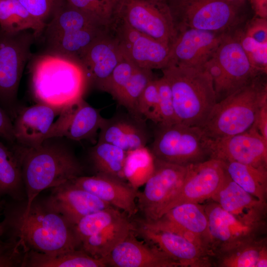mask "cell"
Returning <instances> with one entry per match:
<instances>
[{"instance_id":"cell-1","label":"cell","mask_w":267,"mask_h":267,"mask_svg":"<svg viewBox=\"0 0 267 267\" xmlns=\"http://www.w3.org/2000/svg\"><path fill=\"white\" fill-rule=\"evenodd\" d=\"M2 222L11 231L10 240L29 250L56 254L81 248L74 225L49 207L35 200L26 213L8 207Z\"/></svg>"},{"instance_id":"cell-2","label":"cell","mask_w":267,"mask_h":267,"mask_svg":"<svg viewBox=\"0 0 267 267\" xmlns=\"http://www.w3.org/2000/svg\"><path fill=\"white\" fill-rule=\"evenodd\" d=\"M30 61L31 90L37 103L62 110L83 99L89 82L79 60L45 52L33 55Z\"/></svg>"},{"instance_id":"cell-3","label":"cell","mask_w":267,"mask_h":267,"mask_svg":"<svg viewBox=\"0 0 267 267\" xmlns=\"http://www.w3.org/2000/svg\"><path fill=\"white\" fill-rule=\"evenodd\" d=\"M10 145L20 163L27 197L23 213L29 210L43 190L82 176L83 167L74 154L64 145L49 139L33 147L16 143Z\"/></svg>"},{"instance_id":"cell-4","label":"cell","mask_w":267,"mask_h":267,"mask_svg":"<svg viewBox=\"0 0 267 267\" xmlns=\"http://www.w3.org/2000/svg\"><path fill=\"white\" fill-rule=\"evenodd\" d=\"M262 76L216 102L200 127L207 137L230 136L253 126L260 109L267 103V85Z\"/></svg>"},{"instance_id":"cell-5","label":"cell","mask_w":267,"mask_h":267,"mask_svg":"<svg viewBox=\"0 0 267 267\" xmlns=\"http://www.w3.org/2000/svg\"><path fill=\"white\" fill-rule=\"evenodd\" d=\"M172 92L178 123L201 127L217 102L212 78L203 66L162 69Z\"/></svg>"},{"instance_id":"cell-6","label":"cell","mask_w":267,"mask_h":267,"mask_svg":"<svg viewBox=\"0 0 267 267\" xmlns=\"http://www.w3.org/2000/svg\"><path fill=\"white\" fill-rule=\"evenodd\" d=\"M37 39L31 30L12 33L0 28V105L12 120L18 111L23 72L33 56L31 48Z\"/></svg>"},{"instance_id":"cell-7","label":"cell","mask_w":267,"mask_h":267,"mask_svg":"<svg viewBox=\"0 0 267 267\" xmlns=\"http://www.w3.org/2000/svg\"><path fill=\"white\" fill-rule=\"evenodd\" d=\"M177 33L186 28L217 32L235 30L239 10L224 0H166Z\"/></svg>"},{"instance_id":"cell-8","label":"cell","mask_w":267,"mask_h":267,"mask_svg":"<svg viewBox=\"0 0 267 267\" xmlns=\"http://www.w3.org/2000/svg\"><path fill=\"white\" fill-rule=\"evenodd\" d=\"M150 151L154 157L187 167L210 159L207 137L198 126L158 125Z\"/></svg>"},{"instance_id":"cell-9","label":"cell","mask_w":267,"mask_h":267,"mask_svg":"<svg viewBox=\"0 0 267 267\" xmlns=\"http://www.w3.org/2000/svg\"><path fill=\"white\" fill-rule=\"evenodd\" d=\"M116 18L169 47L177 36L166 0H120Z\"/></svg>"},{"instance_id":"cell-10","label":"cell","mask_w":267,"mask_h":267,"mask_svg":"<svg viewBox=\"0 0 267 267\" xmlns=\"http://www.w3.org/2000/svg\"><path fill=\"white\" fill-rule=\"evenodd\" d=\"M226 175L222 163L215 159L187 166L181 184L167 203L160 217L181 204H200L211 199L222 186Z\"/></svg>"},{"instance_id":"cell-11","label":"cell","mask_w":267,"mask_h":267,"mask_svg":"<svg viewBox=\"0 0 267 267\" xmlns=\"http://www.w3.org/2000/svg\"><path fill=\"white\" fill-rule=\"evenodd\" d=\"M187 166L164 161L154 157L153 172L139 191L137 200L138 210L147 222L158 219L164 207L181 184Z\"/></svg>"},{"instance_id":"cell-12","label":"cell","mask_w":267,"mask_h":267,"mask_svg":"<svg viewBox=\"0 0 267 267\" xmlns=\"http://www.w3.org/2000/svg\"><path fill=\"white\" fill-rule=\"evenodd\" d=\"M203 204L207 215L213 258L240 244L265 237L266 227L244 222L210 199Z\"/></svg>"},{"instance_id":"cell-13","label":"cell","mask_w":267,"mask_h":267,"mask_svg":"<svg viewBox=\"0 0 267 267\" xmlns=\"http://www.w3.org/2000/svg\"><path fill=\"white\" fill-rule=\"evenodd\" d=\"M137 222L147 228L182 236L201 246L213 257L207 217L202 203L181 204L155 221L147 222L141 219Z\"/></svg>"},{"instance_id":"cell-14","label":"cell","mask_w":267,"mask_h":267,"mask_svg":"<svg viewBox=\"0 0 267 267\" xmlns=\"http://www.w3.org/2000/svg\"><path fill=\"white\" fill-rule=\"evenodd\" d=\"M110 29L123 55L136 66L162 70L168 66V45L135 30L119 18Z\"/></svg>"},{"instance_id":"cell-15","label":"cell","mask_w":267,"mask_h":267,"mask_svg":"<svg viewBox=\"0 0 267 267\" xmlns=\"http://www.w3.org/2000/svg\"><path fill=\"white\" fill-rule=\"evenodd\" d=\"M210 158L267 169V141L253 126L242 133L212 139L207 137Z\"/></svg>"},{"instance_id":"cell-16","label":"cell","mask_w":267,"mask_h":267,"mask_svg":"<svg viewBox=\"0 0 267 267\" xmlns=\"http://www.w3.org/2000/svg\"><path fill=\"white\" fill-rule=\"evenodd\" d=\"M226 33L193 28L178 31L170 47L167 67L203 66L215 53Z\"/></svg>"},{"instance_id":"cell-17","label":"cell","mask_w":267,"mask_h":267,"mask_svg":"<svg viewBox=\"0 0 267 267\" xmlns=\"http://www.w3.org/2000/svg\"><path fill=\"white\" fill-rule=\"evenodd\" d=\"M134 233L156 246L182 267L213 266L210 254L201 246L187 238L168 231L146 227L134 222Z\"/></svg>"},{"instance_id":"cell-18","label":"cell","mask_w":267,"mask_h":267,"mask_svg":"<svg viewBox=\"0 0 267 267\" xmlns=\"http://www.w3.org/2000/svg\"><path fill=\"white\" fill-rule=\"evenodd\" d=\"M213 56L223 74V98L262 75L250 63L235 30L226 33Z\"/></svg>"},{"instance_id":"cell-19","label":"cell","mask_w":267,"mask_h":267,"mask_svg":"<svg viewBox=\"0 0 267 267\" xmlns=\"http://www.w3.org/2000/svg\"><path fill=\"white\" fill-rule=\"evenodd\" d=\"M52 124L47 139L65 137L80 141L93 137L105 122L100 111L82 99L62 109Z\"/></svg>"},{"instance_id":"cell-20","label":"cell","mask_w":267,"mask_h":267,"mask_svg":"<svg viewBox=\"0 0 267 267\" xmlns=\"http://www.w3.org/2000/svg\"><path fill=\"white\" fill-rule=\"evenodd\" d=\"M70 180L75 185L123 211L129 218L138 211L136 201L139 191L126 181L97 174L92 176H81Z\"/></svg>"},{"instance_id":"cell-21","label":"cell","mask_w":267,"mask_h":267,"mask_svg":"<svg viewBox=\"0 0 267 267\" xmlns=\"http://www.w3.org/2000/svg\"><path fill=\"white\" fill-rule=\"evenodd\" d=\"M44 202L73 225L89 214L113 207L70 180L53 187Z\"/></svg>"},{"instance_id":"cell-22","label":"cell","mask_w":267,"mask_h":267,"mask_svg":"<svg viewBox=\"0 0 267 267\" xmlns=\"http://www.w3.org/2000/svg\"><path fill=\"white\" fill-rule=\"evenodd\" d=\"M107 267H177L173 260L155 245L138 240L132 232L105 259Z\"/></svg>"},{"instance_id":"cell-23","label":"cell","mask_w":267,"mask_h":267,"mask_svg":"<svg viewBox=\"0 0 267 267\" xmlns=\"http://www.w3.org/2000/svg\"><path fill=\"white\" fill-rule=\"evenodd\" d=\"M211 200L236 218L250 224L267 227V202L245 191L227 174L222 186Z\"/></svg>"},{"instance_id":"cell-24","label":"cell","mask_w":267,"mask_h":267,"mask_svg":"<svg viewBox=\"0 0 267 267\" xmlns=\"http://www.w3.org/2000/svg\"><path fill=\"white\" fill-rule=\"evenodd\" d=\"M61 111L41 103L18 110L13 123L15 143L27 147L41 145Z\"/></svg>"},{"instance_id":"cell-25","label":"cell","mask_w":267,"mask_h":267,"mask_svg":"<svg viewBox=\"0 0 267 267\" xmlns=\"http://www.w3.org/2000/svg\"><path fill=\"white\" fill-rule=\"evenodd\" d=\"M123 57L110 28L89 47L79 60L88 82L100 90Z\"/></svg>"},{"instance_id":"cell-26","label":"cell","mask_w":267,"mask_h":267,"mask_svg":"<svg viewBox=\"0 0 267 267\" xmlns=\"http://www.w3.org/2000/svg\"><path fill=\"white\" fill-rule=\"evenodd\" d=\"M110 27L92 25L44 37L45 52L62 55L80 60L89 47Z\"/></svg>"},{"instance_id":"cell-27","label":"cell","mask_w":267,"mask_h":267,"mask_svg":"<svg viewBox=\"0 0 267 267\" xmlns=\"http://www.w3.org/2000/svg\"><path fill=\"white\" fill-rule=\"evenodd\" d=\"M220 267H267L266 236L230 248L213 258V266Z\"/></svg>"},{"instance_id":"cell-28","label":"cell","mask_w":267,"mask_h":267,"mask_svg":"<svg viewBox=\"0 0 267 267\" xmlns=\"http://www.w3.org/2000/svg\"><path fill=\"white\" fill-rule=\"evenodd\" d=\"M135 229V222L125 214L110 225L84 240L81 249L93 257L105 260Z\"/></svg>"},{"instance_id":"cell-29","label":"cell","mask_w":267,"mask_h":267,"mask_svg":"<svg viewBox=\"0 0 267 267\" xmlns=\"http://www.w3.org/2000/svg\"><path fill=\"white\" fill-rule=\"evenodd\" d=\"M21 267H105V260L95 258L82 249L56 254H46L29 250L26 251Z\"/></svg>"},{"instance_id":"cell-30","label":"cell","mask_w":267,"mask_h":267,"mask_svg":"<svg viewBox=\"0 0 267 267\" xmlns=\"http://www.w3.org/2000/svg\"><path fill=\"white\" fill-rule=\"evenodd\" d=\"M98 141L116 145L126 151L145 146L144 131L132 122L120 119H106L99 130Z\"/></svg>"},{"instance_id":"cell-31","label":"cell","mask_w":267,"mask_h":267,"mask_svg":"<svg viewBox=\"0 0 267 267\" xmlns=\"http://www.w3.org/2000/svg\"><path fill=\"white\" fill-rule=\"evenodd\" d=\"M222 162L227 175L234 182L255 197L267 202V169L235 162Z\"/></svg>"},{"instance_id":"cell-32","label":"cell","mask_w":267,"mask_h":267,"mask_svg":"<svg viewBox=\"0 0 267 267\" xmlns=\"http://www.w3.org/2000/svg\"><path fill=\"white\" fill-rule=\"evenodd\" d=\"M0 28L8 33L32 31L37 38L45 25L33 16L18 0H0Z\"/></svg>"},{"instance_id":"cell-33","label":"cell","mask_w":267,"mask_h":267,"mask_svg":"<svg viewBox=\"0 0 267 267\" xmlns=\"http://www.w3.org/2000/svg\"><path fill=\"white\" fill-rule=\"evenodd\" d=\"M126 154L127 151L116 145L98 140L90 150L89 155L97 174L126 181L123 168Z\"/></svg>"},{"instance_id":"cell-34","label":"cell","mask_w":267,"mask_h":267,"mask_svg":"<svg viewBox=\"0 0 267 267\" xmlns=\"http://www.w3.org/2000/svg\"><path fill=\"white\" fill-rule=\"evenodd\" d=\"M154 169V156L145 146L127 151L123 174L127 182L138 189L144 185Z\"/></svg>"},{"instance_id":"cell-35","label":"cell","mask_w":267,"mask_h":267,"mask_svg":"<svg viewBox=\"0 0 267 267\" xmlns=\"http://www.w3.org/2000/svg\"><path fill=\"white\" fill-rule=\"evenodd\" d=\"M23 184L20 163L10 147L0 140V195L18 199Z\"/></svg>"},{"instance_id":"cell-36","label":"cell","mask_w":267,"mask_h":267,"mask_svg":"<svg viewBox=\"0 0 267 267\" xmlns=\"http://www.w3.org/2000/svg\"><path fill=\"white\" fill-rule=\"evenodd\" d=\"M154 78L152 70L137 67L115 99L137 121L141 120L137 110L139 98L148 84Z\"/></svg>"},{"instance_id":"cell-37","label":"cell","mask_w":267,"mask_h":267,"mask_svg":"<svg viewBox=\"0 0 267 267\" xmlns=\"http://www.w3.org/2000/svg\"><path fill=\"white\" fill-rule=\"evenodd\" d=\"M125 214L120 210L112 207L84 217L74 225L81 244L84 240L110 225Z\"/></svg>"},{"instance_id":"cell-38","label":"cell","mask_w":267,"mask_h":267,"mask_svg":"<svg viewBox=\"0 0 267 267\" xmlns=\"http://www.w3.org/2000/svg\"><path fill=\"white\" fill-rule=\"evenodd\" d=\"M98 23L110 27L117 18L120 0H65Z\"/></svg>"},{"instance_id":"cell-39","label":"cell","mask_w":267,"mask_h":267,"mask_svg":"<svg viewBox=\"0 0 267 267\" xmlns=\"http://www.w3.org/2000/svg\"><path fill=\"white\" fill-rule=\"evenodd\" d=\"M239 43L252 66L261 74L267 72V43H260L246 35L241 30H236Z\"/></svg>"},{"instance_id":"cell-40","label":"cell","mask_w":267,"mask_h":267,"mask_svg":"<svg viewBox=\"0 0 267 267\" xmlns=\"http://www.w3.org/2000/svg\"><path fill=\"white\" fill-rule=\"evenodd\" d=\"M137 110L141 119L144 117L156 124L160 123L159 97L156 78L151 80L142 92L138 100Z\"/></svg>"},{"instance_id":"cell-41","label":"cell","mask_w":267,"mask_h":267,"mask_svg":"<svg viewBox=\"0 0 267 267\" xmlns=\"http://www.w3.org/2000/svg\"><path fill=\"white\" fill-rule=\"evenodd\" d=\"M137 67L123 55L100 90L108 93L115 99Z\"/></svg>"},{"instance_id":"cell-42","label":"cell","mask_w":267,"mask_h":267,"mask_svg":"<svg viewBox=\"0 0 267 267\" xmlns=\"http://www.w3.org/2000/svg\"><path fill=\"white\" fill-rule=\"evenodd\" d=\"M35 18L45 27L53 18L65 0H18Z\"/></svg>"},{"instance_id":"cell-43","label":"cell","mask_w":267,"mask_h":267,"mask_svg":"<svg viewBox=\"0 0 267 267\" xmlns=\"http://www.w3.org/2000/svg\"><path fill=\"white\" fill-rule=\"evenodd\" d=\"M159 97L161 122L158 125H169L178 123L174 108L170 85L164 76L157 79Z\"/></svg>"},{"instance_id":"cell-44","label":"cell","mask_w":267,"mask_h":267,"mask_svg":"<svg viewBox=\"0 0 267 267\" xmlns=\"http://www.w3.org/2000/svg\"><path fill=\"white\" fill-rule=\"evenodd\" d=\"M243 31L246 35L259 43H267V18L255 16Z\"/></svg>"},{"instance_id":"cell-45","label":"cell","mask_w":267,"mask_h":267,"mask_svg":"<svg viewBox=\"0 0 267 267\" xmlns=\"http://www.w3.org/2000/svg\"><path fill=\"white\" fill-rule=\"evenodd\" d=\"M0 137L10 145L15 142L12 120L0 105Z\"/></svg>"},{"instance_id":"cell-46","label":"cell","mask_w":267,"mask_h":267,"mask_svg":"<svg viewBox=\"0 0 267 267\" xmlns=\"http://www.w3.org/2000/svg\"><path fill=\"white\" fill-rule=\"evenodd\" d=\"M253 126L267 141V103L260 109Z\"/></svg>"},{"instance_id":"cell-47","label":"cell","mask_w":267,"mask_h":267,"mask_svg":"<svg viewBox=\"0 0 267 267\" xmlns=\"http://www.w3.org/2000/svg\"><path fill=\"white\" fill-rule=\"evenodd\" d=\"M255 16L267 18V0H250Z\"/></svg>"},{"instance_id":"cell-48","label":"cell","mask_w":267,"mask_h":267,"mask_svg":"<svg viewBox=\"0 0 267 267\" xmlns=\"http://www.w3.org/2000/svg\"><path fill=\"white\" fill-rule=\"evenodd\" d=\"M233 5L241 8L244 5L246 0H224Z\"/></svg>"},{"instance_id":"cell-49","label":"cell","mask_w":267,"mask_h":267,"mask_svg":"<svg viewBox=\"0 0 267 267\" xmlns=\"http://www.w3.org/2000/svg\"><path fill=\"white\" fill-rule=\"evenodd\" d=\"M4 233V228L2 222H0V243L2 242L1 237Z\"/></svg>"},{"instance_id":"cell-50","label":"cell","mask_w":267,"mask_h":267,"mask_svg":"<svg viewBox=\"0 0 267 267\" xmlns=\"http://www.w3.org/2000/svg\"></svg>"}]
</instances>
